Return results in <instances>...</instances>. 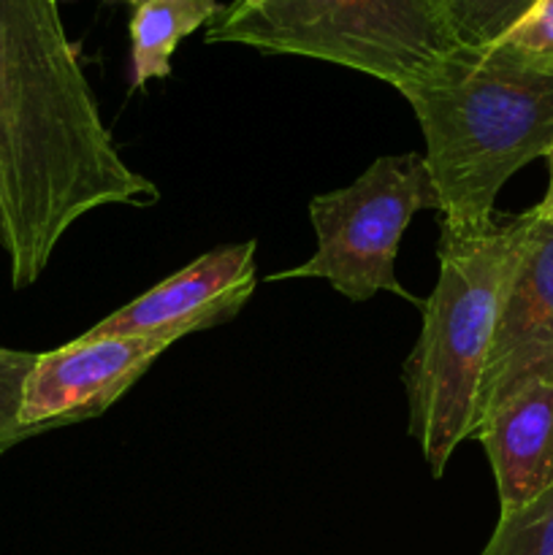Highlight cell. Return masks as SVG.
Returning <instances> with one entry per match:
<instances>
[{
	"instance_id": "13",
	"label": "cell",
	"mask_w": 553,
	"mask_h": 555,
	"mask_svg": "<svg viewBox=\"0 0 553 555\" xmlns=\"http://www.w3.org/2000/svg\"><path fill=\"white\" fill-rule=\"evenodd\" d=\"M491 49L526 68L553 74V0H535Z\"/></svg>"
},
{
	"instance_id": "14",
	"label": "cell",
	"mask_w": 553,
	"mask_h": 555,
	"mask_svg": "<svg viewBox=\"0 0 553 555\" xmlns=\"http://www.w3.org/2000/svg\"><path fill=\"white\" fill-rule=\"evenodd\" d=\"M36 358L38 352L0 347V453L27 439L20 423V410L27 374L36 366Z\"/></svg>"
},
{
	"instance_id": "9",
	"label": "cell",
	"mask_w": 553,
	"mask_h": 555,
	"mask_svg": "<svg viewBox=\"0 0 553 555\" xmlns=\"http://www.w3.org/2000/svg\"><path fill=\"white\" fill-rule=\"evenodd\" d=\"M491 464L499 513H510L553 488V383H535L504 399L477 426Z\"/></svg>"
},
{
	"instance_id": "15",
	"label": "cell",
	"mask_w": 553,
	"mask_h": 555,
	"mask_svg": "<svg viewBox=\"0 0 553 555\" xmlns=\"http://www.w3.org/2000/svg\"><path fill=\"white\" fill-rule=\"evenodd\" d=\"M545 160H548V190H545V195H542L540 204L529 211L537 217V220L551 222L553 225V146H551V152L545 155Z\"/></svg>"
},
{
	"instance_id": "4",
	"label": "cell",
	"mask_w": 553,
	"mask_h": 555,
	"mask_svg": "<svg viewBox=\"0 0 553 555\" xmlns=\"http://www.w3.org/2000/svg\"><path fill=\"white\" fill-rule=\"evenodd\" d=\"M206 43L323 60L396 90L459 49L434 0H233Z\"/></svg>"
},
{
	"instance_id": "12",
	"label": "cell",
	"mask_w": 553,
	"mask_h": 555,
	"mask_svg": "<svg viewBox=\"0 0 553 555\" xmlns=\"http://www.w3.org/2000/svg\"><path fill=\"white\" fill-rule=\"evenodd\" d=\"M480 555H553V488L510 513H499Z\"/></svg>"
},
{
	"instance_id": "11",
	"label": "cell",
	"mask_w": 553,
	"mask_h": 555,
	"mask_svg": "<svg viewBox=\"0 0 553 555\" xmlns=\"http://www.w3.org/2000/svg\"><path fill=\"white\" fill-rule=\"evenodd\" d=\"M455 43L486 49L504 36L535 0H434Z\"/></svg>"
},
{
	"instance_id": "2",
	"label": "cell",
	"mask_w": 553,
	"mask_h": 555,
	"mask_svg": "<svg viewBox=\"0 0 553 555\" xmlns=\"http://www.w3.org/2000/svg\"><path fill=\"white\" fill-rule=\"evenodd\" d=\"M399 92L426 139L442 231L486 228L504 182L553 146V74L491 47L453 49Z\"/></svg>"
},
{
	"instance_id": "8",
	"label": "cell",
	"mask_w": 553,
	"mask_h": 555,
	"mask_svg": "<svg viewBox=\"0 0 553 555\" xmlns=\"http://www.w3.org/2000/svg\"><path fill=\"white\" fill-rule=\"evenodd\" d=\"M535 383H553V225L531 215L483 372L477 426L504 399Z\"/></svg>"
},
{
	"instance_id": "7",
	"label": "cell",
	"mask_w": 553,
	"mask_h": 555,
	"mask_svg": "<svg viewBox=\"0 0 553 555\" xmlns=\"http://www.w3.org/2000/svg\"><path fill=\"white\" fill-rule=\"evenodd\" d=\"M255 253L258 244L253 238L209 249L81 336H133L177 345L182 336L228 323L242 312L258 285Z\"/></svg>"
},
{
	"instance_id": "5",
	"label": "cell",
	"mask_w": 553,
	"mask_h": 555,
	"mask_svg": "<svg viewBox=\"0 0 553 555\" xmlns=\"http://www.w3.org/2000/svg\"><path fill=\"white\" fill-rule=\"evenodd\" d=\"M439 211V195L421 152L377 157L350 188L314 195L309 204L318 249L307 263L269 280H325L347 301L394 293L412 307L423 301L396 280V255L412 217Z\"/></svg>"
},
{
	"instance_id": "1",
	"label": "cell",
	"mask_w": 553,
	"mask_h": 555,
	"mask_svg": "<svg viewBox=\"0 0 553 555\" xmlns=\"http://www.w3.org/2000/svg\"><path fill=\"white\" fill-rule=\"evenodd\" d=\"M57 5L0 0V249L16 291L38 282L76 220L160 198L119 155Z\"/></svg>"
},
{
	"instance_id": "6",
	"label": "cell",
	"mask_w": 553,
	"mask_h": 555,
	"mask_svg": "<svg viewBox=\"0 0 553 555\" xmlns=\"http://www.w3.org/2000/svg\"><path fill=\"white\" fill-rule=\"evenodd\" d=\"M168 347V341L133 336H79L57 350L38 352L22 393V428L36 437L103 415Z\"/></svg>"
},
{
	"instance_id": "3",
	"label": "cell",
	"mask_w": 553,
	"mask_h": 555,
	"mask_svg": "<svg viewBox=\"0 0 553 555\" xmlns=\"http://www.w3.org/2000/svg\"><path fill=\"white\" fill-rule=\"evenodd\" d=\"M529 225L524 211L470 233H439L437 287L423 301L421 336L401 372L410 437L437 480L455 448L475 437L483 372Z\"/></svg>"
},
{
	"instance_id": "10",
	"label": "cell",
	"mask_w": 553,
	"mask_h": 555,
	"mask_svg": "<svg viewBox=\"0 0 553 555\" xmlns=\"http://www.w3.org/2000/svg\"><path fill=\"white\" fill-rule=\"evenodd\" d=\"M222 11L217 0H139L130 14V87L168 79L179 41Z\"/></svg>"
},
{
	"instance_id": "16",
	"label": "cell",
	"mask_w": 553,
	"mask_h": 555,
	"mask_svg": "<svg viewBox=\"0 0 553 555\" xmlns=\"http://www.w3.org/2000/svg\"><path fill=\"white\" fill-rule=\"evenodd\" d=\"M123 3H128V5H136V3H139V0H123Z\"/></svg>"
}]
</instances>
